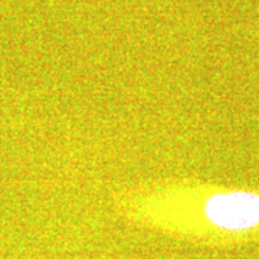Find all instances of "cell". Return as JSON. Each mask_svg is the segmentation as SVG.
<instances>
[{"instance_id":"6da1fadb","label":"cell","mask_w":259,"mask_h":259,"mask_svg":"<svg viewBox=\"0 0 259 259\" xmlns=\"http://www.w3.org/2000/svg\"><path fill=\"white\" fill-rule=\"evenodd\" d=\"M206 214L225 229H248L259 223V196L248 192L216 194L206 204Z\"/></svg>"}]
</instances>
